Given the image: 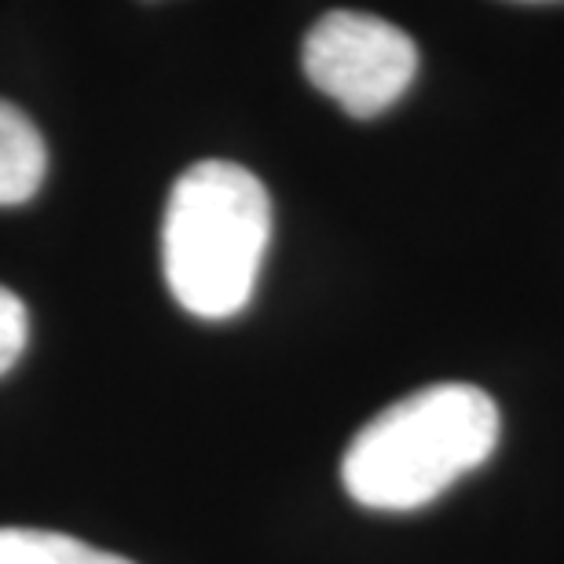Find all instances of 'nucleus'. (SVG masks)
<instances>
[{"instance_id":"1","label":"nucleus","mask_w":564,"mask_h":564,"mask_svg":"<svg viewBox=\"0 0 564 564\" xmlns=\"http://www.w3.org/2000/svg\"><path fill=\"white\" fill-rule=\"evenodd\" d=\"M499 429V408L484 389L425 386L352 436L341 462L345 491L367 510H419L491 458Z\"/></svg>"},{"instance_id":"2","label":"nucleus","mask_w":564,"mask_h":564,"mask_svg":"<svg viewBox=\"0 0 564 564\" xmlns=\"http://www.w3.org/2000/svg\"><path fill=\"white\" fill-rule=\"evenodd\" d=\"M272 242V198L250 169L191 165L169 191L162 268L176 304L198 319H231L250 304Z\"/></svg>"},{"instance_id":"3","label":"nucleus","mask_w":564,"mask_h":564,"mask_svg":"<svg viewBox=\"0 0 564 564\" xmlns=\"http://www.w3.org/2000/svg\"><path fill=\"white\" fill-rule=\"evenodd\" d=\"M308 82L352 118H378L419 74V48L392 22L367 11H330L304 37Z\"/></svg>"},{"instance_id":"4","label":"nucleus","mask_w":564,"mask_h":564,"mask_svg":"<svg viewBox=\"0 0 564 564\" xmlns=\"http://www.w3.org/2000/svg\"><path fill=\"white\" fill-rule=\"evenodd\" d=\"M48 151L33 121L0 99V206H22L41 191Z\"/></svg>"},{"instance_id":"5","label":"nucleus","mask_w":564,"mask_h":564,"mask_svg":"<svg viewBox=\"0 0 564 564\" xmlns=\"http://www.w3.org/2000/svg\"><path fill=\"white\" fill-rule=\"evenodd\" d=\"M0 564H132L63 532L0 528Z\"/></svg>"},{"instance_id":"6","label":"nucleus","mask_w":564,"mask_h":564,"mask_svg":"<svg viewBox=\"0 0 564 564\" xmlns=\"http://www.w3.org/2000/svg\"><path fill=\"white\" fill-rule=\"evenodd\" d=\"M30 341V312L8 286H0V378L19 364Z\"/></svg>"}]
</instances>
